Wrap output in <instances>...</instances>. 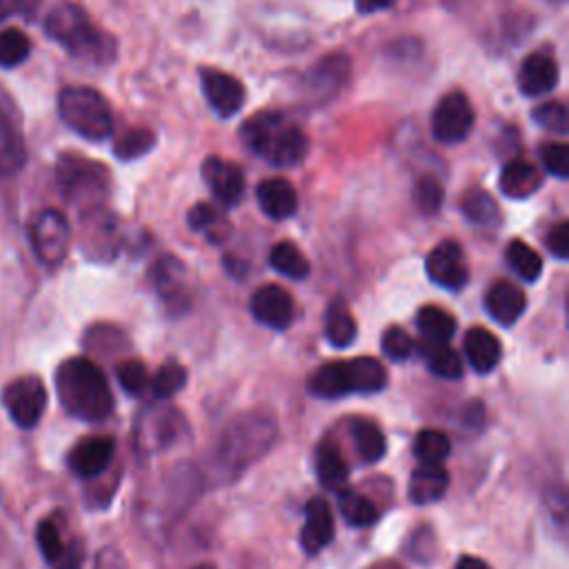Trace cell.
Listing matches in <instances>:
<instances>
[{"instance_id":"8","label":"cell","mask_w":569,"mask_h":569,"mask_svg":"<svg viewBox=\"0 0 569 569\" xmlns=\"http://www.w3.org/2000/svg\"><path fill=\"white\" fill-rule=\"evenodd\" d=\"M29 242L44 267H58L69 251L71 227L58 209H42L29 222Z\"/></svg>"},{"instance_id":"20","label":"cell","mask_w":569,"mask_h":569,"mask_svg":"<svg viewBox=\"0 0 569 569\" xmlns=\"http://www.w3.org/2000/svg\"><path fill=\"white\" fill-rule=\"evenodd\" d=\"M256 198L260 209L273 218V220H284L291 218L298 209V193L293 184L284 178H267L258 184Z\"/></svg>"},{"instance_id":"4","label":"cell","mask_w":569,"mask_h":569,"mask_svg":"<svg viewBox=\"0 0 569 569\" xmlns=\"http://www.w3.org/2000/svg\"><path fill=\"white\" fill-rule=\"evenodd\" d=\"M44 29L49 38L62 44L69 53L78 58H87L93 62H107L113 56V42L107 33H102L91 18L73 2L56 4L47 20Z\"/></svg>"},{"instance_id":"24","label":"cell","mask_w":569,"mask_h":569,"mask_svg":"<svg viewBox=\"0 0 569 569\" xmlns=\"http://www.w3.org/2000/svg\"><path fill=\"white\" fill-rule=\"evenodd\" d=\"M153 280L160 298L171 309H184L187 307V289H184V267L180 260L167 256L162 258L153 269Z\"/></svg>"},{"instance_id":"38","label":"cell","mask_w":569,"mask_h":569,"mask_svg":"<svg viewBox=\"0 0 569 569\" xmlns=\"http://www.w3.org/2000/svg\"><path fill=\"white\" fill-rule=\"evenodd\" d=\"M156 144V133L147 127H138V129H129L124 136H120V140L113 147V153L120 160H136L144 153H149Z\"/></svg>"},{"instance_id":"21","label":"cell","mask_w":569,"mask_h":569,"mask_svg":"<svg viewBox=\"0 0 569 569\" xmlns=\"http://www.w3.org/2000/svg\"><path fill=\"white\" fill-rule=\"evenodd\" d=\"M558 84V64L545 53L525 58L518 71V87L525 96H542Z\"/></svg>"},{"instance_id":"3","label":"cell","mask_w":569,"mask_h":569,"mask_svg":"<svg viewBox=\"0 0 569 569\" xmlns=\"http://www.w3.org/2000/svg\"><path fill=\"white\" fill-rule=\"evenodd\" d=\"M244 144L273 167H293L307 156L305 133L278 111H260L242 124Z\"/></svg>"},{"instance_id":"44","label":"cell","mask_w":569,"mask_h":569,"mask_svg":"<svg viewBox=\"0 0 569 569\" xmlns=\"http://www.w3.org/2000/svg\"><path fill=\"white\" fill-rule=\"evenodd\" d=\"M442 198H445V191L438 180H433L429 176L418 180V184L413 189V200L422 213H436L442 204Z\"/></svg>"},{"instance_id":"7","label":"cell","mask_w":569,"mask_h":569,"mask_svg":"<svg viewBox=\"0 0 569 569\" xmlns=\"http://www.w3.org/2000/svg\"><path fill=\"white\" fill-rule=\"evenodd\" d=\"M56 182L69 202L96 209L109 191V171L84 156L62 153L56 164Z\"/></svg>"},{"instance_id":"46","label":"cell","mask_w":569,"mask_h":569,"mask_svg":"<svg viewBox=\"0 0 569 569\" xmlns=\"http://www.w3.org/2000/svg\"><path fill=\"white\" fill-rule=\"evenodd\" d=\"M547 249L558 258V260H567L569 258V222L560 220L558 224H553L547 233Z\"/></svg>"},{"instance_id":"47","label":"cell","mask_w":569,"mask_h":569,"mask_svg":"<svg viewBox=\"0 0 569 569\" xmlns=\"http://www.w3.org/2000/svg\"><path fill=\"white\" fill-rule=\"evenodd\" d=\"M93 569H127V560L118 547L107 545L96 553Z\"/></svg>"},{"instance_id":"49","label":"cell","mask_w":569,"mask_h":569,"mask_svg":"<svg viewBox=\"0 0 569 569\" xmlns=\"http://www.w3.org/2000/svg\"><path fill=\"white\" fill-rule=\"evenodd\" d=\"M396 0H356V9L360 13H376L382 9H389Z\"/></svg>"},{"instance_id":"14","label":"cell","mask_w":569,"mask_h":569,"mask_svg":"<svg viewBox=\"0 0 569 569\" xmlns=\"http://www.w3.org/2000/svg\"><path fill=\"white\" fill-rule=\"evenodd\" d=\"M202 178L218 202L233 207L244 193V173L236 162H229L218 156H209L202 162Z\"/></svg>"},{"instance_id":"52","label":"cell","mask_w":569,"mask_h":569,"mask_svg":"<svg viewBox=\"0 0 569 569\" xmlns=\"http://www.w3.org/2000/svg\"><path fill=\"white\" fill-rule=\"evenodd\" d=\"M4 13H7V4L0 0V20L4 18Z\"/></svg>"},{"instance_id":"37","label":"cell","mask_w":569,"mask_h":569,"mask_svg":"<svg viewBox=\"0 0 569 569\" xmlns=\"http://www.w3.org/2000/svg\"><path fill=\"white\" fill-rule=\"evenodd\" d=\"M449 451H451V442L438 429H422L416 436L413 453H416V458L420 462H438V465H442V460L449 456Z\"/></svg>"},{"instance_id":"42","label":"cell","mask_w":569,"mask_h":569,"mask_svg":"<svg viewBox=\"0 0 569 569\" xmlns=\"http://www.w3.org/2000/svg\"><path fill=\"white\" fill-rule=\"evenodd\" d=\"M531 120L538 122L542 129L547 131H553V133H567V124H569V118H567V109L562 102L558 100H551V102H542L540 107H536L531 111Z\"/></svg>"},{"instance_id":"50","label":"cell","mask_w":569,"mask_h":569,"mask_svg":"<svg viewBox=\"0 0 569 569\" xmlns=\"http://www.w3.org/2000/svg\"><path fill=\"white\" fill-rule=\"evenodd\" d=\"M456 569H491L482 558L476 556H460L456 562Z\"/></svg>"},{"instance_id":"9","label":"cell","mask_w":569,"mask_h":569,"mask_svg":"<svg viewBox=\"0 0 569 569\" xmlns=\"http://www.w3.org/2000/svg\"><path fill=\"white\" fill-rule=\"evenodd\" d=\"M2 402L18 427L31 429L40 422L47 409V389L38 376L27 373V376L13 378L4 387Z\"/></svg>"},{"instance_id":"19","label":"cell","mask_w":569,"mask_h":569,"mask_svg":"<svg viewBox=\"0 0 569 569\" xmlns=\"http://www.w3.org/2000/svg\"><path fill=\"white\" fill-rule=\"evenodd\" d=\"M449 487V473L438 462H420L409 478V500L416 505L438 502Z\"/></svg>"},{"instance_id":"31","label":"cell","mask_w":569,"mask_h":569,"mask_svg":"<svg viewBox=\"0 0 569 569\" xmlns=\"http://www.w3.org/2000/svg\"><path fill=\"white\" fill-rule=\"evenodd\" d=\"M187 222L191 231L207 236L209 242H222L229 236L227 218L207 202H198L196 207H191Z\"/></svg>"},{"instance_id":"41","label":"cell","mask_w":569,"mask_h":569,"mask_svg":"<svg viewBox=\"0 0 569 569\" xmlns=\"http://www.w3.org/2000/svg\"><path fill=\"white\" fill-rule=\"evenodd\" d=\"M116 378L129 396H140L149 387L147 367L140 360H124L116 367Z\"/></svg>"},{"instance_id":"43","label":"cell","mask_w":569,"mask_h":569,"mask_svg":"<svg viewBox=\"0 0 569 569\" xmlns=\"http://www.w3.org/2000/svg\"><path fill=\"white\" fill-rule=\"evenodd\" d=\"M540 160H542L545 169L551 176H556L560 180H565L569 176V149H567L565 142H547V144H542Z\"/></svg>"},{"instance_id":"13","label":"cell","mask_w":569,"mask_h":569,"mask_svg":"<svg viewBox=\"0 0 569 569\" xmlns=\"http://www.w3.org/2000/svg\"><path fill=\"white\" fill-rule=\"evenodd\" d=\"M184 427L182 416L171 407H153L138 420L136 442L142 451H158L173 445Z\"/></svg>"},{"instance_id":"15","label":"cell","mask_w":569,"mask_h":569,"mask_svg":"<svg viewBox=\"0 0 569 569\" xmlns=\"http://www.w3.org/2000/svg\"><path fill=\"white\" fill-rule=\"evenodd\" d=\"M202 91L209 102V107L220 118H231L240 111L244 104V87L238 78L231 73L218 71V69H204L202 71Z\"/></svg>"},{"instance_id":"16","label":"cell","mask_w":569,"mask_h":569,"mask_svg":"<svg viewBox=\"0 0 569 569\" xmlns=\"http://www.w3.org/2000/svg\"><path fill=\"white\" fill-rule=\"evenodd\" d=\"M116 453V440L109 436H89L76 442L67 456L69 469L80 478L100 476Z\"/></svg>"},{"instance_id":"5","label":"cell","mask_w":569,"mask_h":569,"mask_svg":"<svg viewBox=\"0 0 569 569\" xmlns=\"http://www.w3.org/2000/svg\"><path fill=\"white\" fill-rule=\"evenodd\" d=\"M387 387V369L380 360L360 356L353 360L327 362L309 378V391L316 398L336 400L349 393H378Z\"/></svg>"},{"instance_id":"32","label":"cell","mask_w":569,"mask_h":569,"mask_svg":"<svg viewBox=\"0 0 569 569\" xmlns=\"http://www.w3.org/2000/svg\"><path fill=\"white\" fill-rule=\"evenodd\" d=\"M269 262L271 267L291 278V280H305L309 276V260L305 258V253L289 240L276 242L269 251Z\"/></svg>"},{"instance_id":"1","label":"cell","mask_w":569,"mask_h":569,"mask_svg":"<svg viewBox=\"0 0 569 569\" xmlns=\"http://www.w3.org/2000/svg\"><path fill=\"white\" fill-rule=\"evenodd\" d=\"M56 391L62 409L71 418L100 422L113 411V393L102 369L84 356H73L58 365Z\"/></svg>"},{"instance_id":"12","label":"cell","mask_w":569,"mask_h":569,"mask_svg":"<svg viewBox=\"0 0 569 569\" xmlns=\"http://www.w3.org/2000/svg\"><path fill=\"white\" fill-rule=\"evenodd\" d=\"M249 311L260 325L276 329V331L289 329V325L293 322V316H296L291 293L273 282L262 284L253 291V296L249 300Z\"/></svg>"},{"instance_id":"39","label":"cell","mask_w":569,"mask_h":569,"mask_svg":"<svg viewBox=\"0 0 569 569\" xmlns=\"http://www.w3.org/2000/svg\"><path fill=\"white\" fill-rule=\"evenodd\" d=\"M29 51H31V42L20 29L0 31V67L11 69L22 64Z\"/></svg>"},{"instance_id":"45","label":"cell","mask_w":569,"mask_h":569,"mask_svg":"<svg viewBox=\"0 0 569 569\" xmlns=\"http://www.w3.org/2000/svg\"><path fill=\"white\" fill-rule=\"evenodd\" d=\"M382 351L387 358L396 360V362H402L411 356L413 351V340L407 331H402L400 327H389L385 333H382Z\"/></svg>"},{"instance_id":"30","label":"cell","mask_w":569,"mask_h":569,"mask_svg":"<svg viewBox=\"0 0 569 569\" xmlns=\"http://www.w3.org/2000/svg\"><path fill=\"white\" fill-rule=\"evenodd\" d=\"M416 327L425 340L449 342L456 333V318L436 305H427L418 311Z\"/></svg>"},{"instance_id":"10","label":"cell","mask_w":569,"mask_h":569,"mask_svg":"<svg viewBox=\"0 0 569 569\" xmlns=\"http://www.w3.org/2000/svg\"><path fill=\"white\" fill-rule=\"evenodd\" d=\"M473 127V109L465 93H447L431 116V133L442 144L462 142Z\"/></svg>"},{"instance_id":"22","label":"cell","mask_w":569,"mask_h":569,"mask_svg":"<svg viewBox=\"0 0 569 569\" xmlns=\"http://www.w3.org/2000/svg\"><path fill=\"white\" fill-rule=\"evenodd\" d=\"M465 356L473 367V371L489 373L500 362L502 347H500V340L489 329L471 327L465 333Z\"/></svg>"},{"instance_id":"23","label":"cell","mask_w":569,"mask_h":569,"mask_svg":"<svg viewBox=\"0 0 569 569\" xmlns=\"http://www.w3.org/2000/svg\"><path fill=\"white\" fill-rule=\"evenodd\" d=\"M27 149L22 131L4 107H0V176H13L24 167Z\"/></svg>"},{"instance_id":"18","label":"cell","mask_w":569,"mask_h":569,"mask_svg":"<svg viewBox=\"0 0 569 569\" xmlns=\"http://www.w3.org/2000/svg\"><path fill=\"white\" fill-rule=\"evenodd\" d=\"M485 307L487 313L500 322L502 327H511L513 322L520 320V316L525 313L527 307V298L522 293L520 287H516L509 280H498L487 289L485 296Z\"/></svg>"},{"instance_id":"35","label":"cell","mask_w":569,"mask_h":569,"mask_svg":"<svg viewBox=\"0 0 569 569\" xmlns=\"http://www.w3.org/2000/svg\"><path fill=\"white\" fill-rule=\"evenodd\" d=\"M460 209L465 213L467 220H471L473 224H496L500 220V209L498 202L493 200L491 193L482 191V189H471L465 193Z\"/></svg>"},{"instance_id":"29","label":"cell","mask_w":569,"mask_h":569,"mask_svg":"<svg viewBox=\"0 0 569 569\" xmlns=\"http://www.w3.org/2000/svg\"><path fill=\"white\" fill-rule=\"evenodd\" d=\"M420 353L433 376L445 380H458L462 376V360L447 342L422 340Z\"/></svg>"},{"instance_id":"25","label":"cell","mask_w":569,"mask_h":569,"mask_svg":"<svg viewBox=\"0 0 569 569\" xmlns=\"http://www.w3.org/2000/svg\"><path fill=\"white\" fill-rule=\"evenodd\" d=\"M500 191L507 196V198H513V200H522V198H529L533 191L540 189L542 184V178L538 173V169L527 162V160H509L502 171H500Z\"/></svg>"},{"instance_id":"51","label":"cell","mask_w":569,"mask_h":569,"mask_svg":"<svg viewBox=\"0 0 569 569\" xmlns=\"http://www.w3.org/2000/svg\"><path fill=\"white\" fill-rule=\"evenodd\" d=\"M193 569H216V567L209 565V562H202V565H198V567H193Z\"/></svg>"},{"instance_id":"11","label":"cell","mask_w":569,"mask_h":569,"mask_svg":"<svg viewBox=\"0 0 569 569\" xmlns=\"http://www.w3.org/2000/svg\"><path fill=\"white\" fill-rule=\"evenodd\" d=\"M425 269L438 287L449 291H460L469 280V269L456 240H442L436 244L425 260Z\"/></svg>"},{"instance_id":"2","label":"cell","mask_w":569,"mask_h":569,"mask_svg":"<svg viewBox=\"0 0 569 569\" xmlns=\"http://www.w3.org/2000/svg\"><path fill=\"white\" fill-rule=\"evenodd\" d=\"M276 422L264 413H242L233 418L213 447V473L220 482H229L247 467L260 460L276 442Z\"/></svg>"},{"instance_id":"36","label":"cell","mask_w":569,"mask_h":569,"mask_svg":"<svg viewBox=\"0 0 569 569\" xmlns=\"http://www.w3.org/2000/svg\"><path fill=\"white\" fill-rule=\"evenodd\" d=\"M184 382H187V369L180 362L169 360L156 371V376L149 380V387L158 400H167L176 396L184 387Z\"/></svg>"},{"instance_id":"6","label":"cell","mask_w":569,"mask_h":569,"mask_svg":"<svg viewBox=\"0 0 569 569\" xmlns=\"http://www.w3.org/2000/svg\"><path fill=\"white\" fill-rule=\"evenodd\" d=\"M58 113L69 129L87 140H104L113 131L111 107L104 96L91 87H64L58 96Z\"/></svg>"},{"instance_id":"48","label":"cell","mask_w":569,"mask_h":569,"mask_svg":"<svg viewBox=\"0 0 569 569\" xmlns=\"http://www.w3.org/2000/svg\"><path fill=\"white\" fill-rule=\"evenodd\" d=\"M56 569H80L82 565V547L78 542H73L71 547H67L64 556L56 562Z\"/></svg>"},{"instance_id":"40","label":"cell","mask_w":569,"mask_h":569,"mask_svg":"<svg viewBox=\"0 0 569 569\" xmlns=\"http://www.w3.org/2000/svg\"><path fill=\"white\" fill-rule=\"evenodd\" d=\"M36 540H38V549H40L42 558L47 562H51V565H56L64 556V551H67V547L62 542L60 527L56 525L53 518L40 520V525L36 529Z\"/></svg>"},{"instance_id":"17","label":"cell","mask_w":569,"mask_h":569,"mask_svg":"<svg viewBox=\"0 0 569 569\" xmlns=\"http://www.w3.org/2000/svg\"><path fill=\"white\" fill-rule=\"evenodd\" d=\"M333 513L322 498H311L305 505V525L300 529V547L316 556L333 540Z\"/></svg>"},{"instance_id":"28","label":"cell","mask_w":569,"mask_h":569,"mask_svg":"<svg viewBox=\"0 0 569 569\" xmlns=\"http://www.w3.org/2000/svg\"><path fill=\"white\" fill-rule=\"evenodd\" d=\"M325 338L336 349H347L356 340V320L342 300H333L327 307Z\"/></svg>"},{"instance_id":"34","label":"cell","mask_w":569,"mask_h":569,"mask_svg":"<svg viewBox=\"0 0 569 569\" xmlns=\"http://www.w3.org/2000/svg\"><path fill=\"white\" fill-rule=\"evenodd\" d=\"M505 258H507V264L513 273H518L522 280L527 282H533L540 278L542 273V260L540 256L522 240H511L505 249Z\"/></svg>"},{"instance_id":"26","label":"cell","mask_w":569,"mask_h":569,"mask_svg":"<svg viewBox=\"0 0 569 569\" xmlns=\"http://www.w3.org/2000/svg\"><path fill=\"white\" fill-rule=\"evenodd\" d=\"M313 465H316V476L325 489H331V491L345 489L349 480V465L331 440H322L316 447Z\"/></svg>"},{"instance_id":"27","label":"cell","mask_w":569,"mask_h":569,"mask_svg":"<svg viewBox=\"0 0 569 569\" xmlns=\"http://www.w3.org/2000/svg\"><path fill=\"white\" fill-rule=\"evenodd\" d=\"M349 431H351L353 449L362 462L373 465L382 460V456L387 453V440L382 429L376 422L367 418H353L349 425Z\"/></svg>"},{"instance_id":"33","label":"cell","mask_w":569,"mask_h":569,"mask_svg":"<svg viewBox=\"0 0 569 569\" xmlns=\"http://www.w3.org/2000/svg\"><path fill=\"white\" fill-rule=\"evenodd\" d=\"M338 509L342 518L353 527H369L378 520V507L362 493L351 489H340L338 493Z\"/></svg>"}]
</instances>
